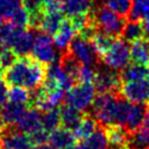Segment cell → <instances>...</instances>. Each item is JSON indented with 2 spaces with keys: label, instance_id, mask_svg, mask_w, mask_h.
<instances>
[{
  "label": "cell",
  "instance_id": "24",
  "mask_svg": "<svg viewBox=\"0 0 149 149\" xmlns=\"http://www.w3.org/2000/svg\"><path fill=\"white\" fill-rule=\"evenodd\" d=\"M61 112V126H64L68 130H74L78 124L80 123L81 118L84 116L82 112L77 110L76 107H71L66 103L65 105H61L59 109Z\"/></svg>",
  "mask_w": 149,
  "mask_h": 149
},
{
  "label": "cell",
  "instance_id": "34",
  "mask_svg": "<svg viewBox=\"0 0 149 149\" xmlns=\"http://www.w3.org/2000/svg\"><path fill=\"white\" fill-rule=\"evenodd\" d=\"M23 5L22 0H0V14L8 19L14 10Z\"/></svg>",
  "mask_w": 149,
  "mask_h": 149
},
{
  "label": "cell",
  "instance_id": "4",
  "mask_svg": "<svg viewBox=\"0 0 149 149\" xmlns=\"http://www.w3.org/2000/svg\"><path fill=\"white\" fill-rule=\"evenodd\" d=\"M95 87L92 82H80L74 84L66 93L65 101L67 104L84 112L89 110L95 98Z\"/></svg>",
  "mask_w": 149,
  "mask_h": 149
},
{
  "label": "cell",
  "instance_id": "13",
  "mask_svg": "<svg viewBox=\"0 0 149 149\" xmlns=\"http://www.w3.org/2000/svg\"><path fill=\"white\" fill-rule=\"evenodd\" d=\"M76 33L77 31L70 19H64L58 30L54 34V44L57 47V49L61 53L67 51L70 43L72 42V40L76 36Z\"/></svg>",
  "mask_w": 149,
  "mask_h": 149
},
{
  "label": "cell",
  "instance_id": "5",
  "mask_svg": "<svg viewBox=\"0 0 149 149\" xmlns=\"http://www.w3.org/2000/svg\"><path fill=\"white\" fill-rule=\"evenodd\" d=\"M104 66L112 69L121 71L127 65H130V46L128 42L122 40H115L109 51L100 58Z\"/></svg>",
  "mask_w": 149,
  "mask_h": 149
},
{
  "label": "cell",
  "instance_id": "40",
  "mask_svg": "<svg viewBox=\"0 0 149 149\" xmlns=\"http://www.w3.org/2000/svg\"><path fill=\"white\" fill-rule=\"evenodd\" d=\"M8 84L3 79H0V110L3 107L8 100Z\"/></svg>",
  "mask_w": 149,
  "mask_h": 149
},
{
  "label": "cell",
  "instance_id": "43",
  "mask_svg": "<svg viewBox=\"0 0 149 149\" xmlns=\"http://www.w3.org/2000/svg\"><path fill=\"white\" fill-rule=\"evenodd\" d=\"M3 74H5V69L0 66V79H2V78H3Z\"/></svg>",
  "mask_w": 149,
  "mask_h": 149
},
{
  "label": "cell",
  "instance_id": "45",
  "mask_svg": "<svg viewBox=\"0 0 149 149\" xmlns=\"http://www.w3.org/2000/svg\"><path fill=\"white\" fill-rule=\"evenodd\" d=\"M1 139H2V130L0 128V146H1Z\"/></svg>",
  "mask_w": 149,
  "mask_h": 149
},
{
  "label": "cell",
  "instance_id": "15",
  "mask_svg": "<svg viewBox=\"0 0 149 149\" xmlns=\"http://www.w3.org/2000/svg\"><path fill=\"white\" fill-rule=\"evenodd\" d=\"M77 149H110L105 128L99 126L91 136L82 140H78L76 144Z\"/></svg>",
  "mask_w": 149,
  "mask_h": 149
},
{
  "label": "cell",
  "instance_id": "2",
  "mask_svg": "<svg viewBox=\"0 0 149 149\" xmlns=\"http://www.w3.org/2000/svg\"><path fill=\"white\" fill-rule=\"evenodd\" d=\"M120 97V92H103L99 93L94 98L91 105V112L100 126L107 128L109 126L116 125Z\"/></svg>",
  "mask_w": 149,
  "mask_h": 149
},
{
  "label": "cell",
  "instance_id": "8",
  "mask_svg": "<svg viewBox=\"0 0 149 149\" xmlns=\"http://www.w3.org/2000/svg\"><path fill=\"white\" fill-rule=\"evenodd\" d=\"M68 51L82 65L95 66L99 64L100 57L97 54V52L94 51L91 42L81 37L80 35H78L77 37L74 36L72 42L70 43L68 47Z\"/></svg>",
  "mask_w": 149,
  "mask_h": 149
},
{
  "label": "cell",
  "instance_id": "26",
  "mask_svg": "<svg viewBox=\"0 0 149 149\" xmlns=\"http://www.w3.org/2000/svg\"><path fill=\"white\" fill-rule=\"evenodd\" d=\"M63 20L64 18H63L61 11L59 12H44L42 22L40 24L38 30L46 34H49V35H54L63 22Z\"/></svg>",
  "mask_w": 149,
  "mask_h": 149
},
{
  "label": "cell",
  "instance_id": "22",
  "mask_svg": "<svg viewBox=\"0 0 149 149\" xmlns=\"http://www.w3.org/2000/svg\"><path fill=\"white\" fill-rule=\"evenodd\" d=\"M58 63L61 65V69L64 70L66 74H68L70 78L78 82L79 81V72L81 69V63H80L74 55H71L69 51L63 52L61 57L58 59Z\"/></svg>",
  "mask_w": 149,
  "mask_h": 149
},
{
  "label": "cell",
  "instance_id": "44",
  "mask_svg": "<svg viewBox=\"0 0 149 149\" xmlns=\"http://www.w3.org/2000/svg\"><path fill=\"white\" fill-rule=\"evenodd\" d=\"M63 149H77V148H76V145H71V146H67V147H65V148Z\"/></svg>",
  "mask_w": 149,
  "mask_h": 149
},
{
  "label": "cell",
  "instance_id": "32",
  "mask_svg": "<svg viewBox=\"0 0 149 149\" xmlns=\"http://www.w3.org/2000/svg\"><path fill=\"white\" fill-rule=\"evenodd\" d=\"M130 20L140 21L149 18V0H133L132 9L128 14Z\"/></svg>",
  "mask_w": 149,
  "mask_h": 149
},
{
  "label": "cell",
  "instance_id": "35",
  "mask_svg": "<svg viewBox=\"0 0 149 149\" xmlns=\"http://www.w3.org/2000/svg\"><path fill=\"white\" fill-rule=\"evenodd\" d=\"M17 59H18L17 54L9 47H5L0 53V66L5 70L9 68Z\"/></svg>",
  "mask_w": 149,
  "mask_h": 149
},
{
  "label": "cell",
  "instance_id": "31",
  "mask_svg": "<svg viewBox=\"0 0 149 149\" xmlns=\"http://www.w3.org/2000/svg\"><path fill=\"white\" fill-rule=\"evenodd\" d=\"M42 125L48 133L59 127L61 125L59 109L54 107L46 112H42Z\"/></svg>",
  "mask_w": 149,
  "mask_h": 149
},
{
  "label": "cell",
  "instance_id": "20",
  "mask_svg": "<svg viewBox=\"0 0 149 149\" xmlns=\"http://www.w3.org/2000/svg\"><path fill=\"white\" fill-rule=\"evenodd\" d=\"M94 0H64L63 1V13L68 18L88 14L93 8Z\"/></svg>",
  "mask_w": 149,
  "mask_h": 149
},
{
  "label": "cell",
  "instance_id": "46",
  "mask_svg": "<svg viewBox=\"0 0 149 149\" xmlns=\"http://www.w3.org/2000/svg\"><path fill=\"white\" fill-rule=\"evenodd\" d=\"M2 23H3V17L0 14V25H1Z\"/></svg>",
  "mask_w": 149,
  "mask_h": 149
},
{
  "label": "cell",
  "instance_id": "19",
  "mask_svg": "<svg viewBox=\"0 0 149 149\" xmlns=\"http://www.w3.org/2000/svg\"><path fill=\"white\" fill-rule=\"evenodd\" d=\"M28 109L23 104L9 102L6 103L3 107L0 110V115L6 126H15V124L23 116Z\"/></svg>",
  "mask_w": 149,
  "mask_h": 149
},
{
  "label": "cell",
  "instance_id": "36",
  "mask_svg": "<svg viewBox=\"0 0 149 149\" xmlns=\"http://www.w3.org/2000/svg\"><path fill=\"white\" fill-rule=\"evenodd\" d=\"M14 26L12 23L7 22V23H2L0 25V45L1 46L8 47V43L11 37V34L13 32Z\"/></svg>",
  "mask_w": 149,
  "mask_h": 149
},
{
  "label": "cell",
  "instance_id": "41",
  "mask_svg": "<svg viewBox=\"0 0 149 149\" xmlns=\"http://www.w3.org/2000/svg\"><path fill=\"white\" fill-rule=\"evenodd\" d=\"M143 29H144V36L149 40V18L145 19L143 22Z\"/></svg>",
  "mask_w": 149,
  "mask_h": 149
},
{
  "label": "cell",
  "instance_id": "27",
  "mask_svg": "<svg viewBox=\"0 0 149 149\" xmlns=\"http://www.w3.org/2000/svg\"><path fill=\"white\" fill-rule=\"evenodd\" d=\"M116 38L114 36H112L107 33L103 32L98 30L97 32L94 33V35L92 36V38L90 40V42L92 44L94 51L97 52V54L99 55V57L101 58L107 51L109 48L112 46V44L114 43Z\"/></svg>",
  "mask_w": 149,
  "mask_h": 149
},
{
  "label": "cell",
  "instance_id": "47",
  "mask_svg": "<svg viewBox=\"0 0 149 149\" xmlns=\"http://www.w3.org/2000/svg\"><path fill=\"white\" fill-rule=\"evenodd\" d=\"M126 149H128V148H126Z\"/></svg>",
  "mask_w": 149,
  "mask_h": 149
},
{
  "label": "cell",
  "instance_id": "28",
  "mask_svg": "<svg viewBox=\"0 0 149 149\" xmlns=\"http://www.w3.org/2000/svg\"><path fill=\"white\" fill-rule=\"evenodd\" d=\"M122 38L126 42H134L139 38H143L144 36V29H143V23L139 21H133L130 20L126 22L123 31L121 33Z\"/></svg>",
  "mask_w": 149,
  "mask_h": 149
},
{
  "label": "cell",
  "instance_id": "23",
  "mask_svg": "<svg viewBox=\"0 0 149 149\" xmlns=\"http://www.w3.org/2000/svg\"><path fill=\"white\" fill-rule=\"evenodd\" d=\"M99 126L100 125H99L98 121L95 120V117L93 116L92 114L87 113V114H84L80 123L72 132H74L76 139L82 140L92 135L93 133L98 130Z\"/></svg>",
  "mask_w": 149,
  "mask_h": 149
},
{
  "label": "cell",
  "instance_id": "29",
  "mask_svg": "<svg viewBox=\"0 0 149 149\" xmlns=\"http://www.w3.org/2000/svg\"><path fill=\"white\" fill-rule=\"evenodd\" d=\"M8 100L10 102L18 104H31V92L30 90L19 86H11L8 90Z\"/></svg>",
  "mask_w": 149,
  "mask_h": 149
},
{
  "label": "cell",
  "instance_id": "42",
  "mask_svg": "<svg viewBox=\"0 0 149 149\" xmlns=\"http://www.w3.org/2000/svg\"><path fill=\"white\" fill-rule=\"evenodd\" d=\"M30 149H55L49 144H42V145H34Z\"/></svg>",
  "mask_w": 149,
  "mask_h": 149
},
{
  "label": "cell",
  "instance_id": "21",
  "mask_svg": "<svg viewBox=\"0 0 149 149\" xmlns=\"http://www.w3.org/2000/svg\"><path fill=\"white\" fill-rule=\"evenodd\" d=\"M130 59L139 65H149V41L147 38H139L132 42Z\"/></svg>",
  "mask_w": 149,
  "mask_h": 149
},
{
  "label": "cell",
  "instance_id": "17",
  "mask_svg": "<svg viewBox=\"0 0 149 149\" xmlns=\"http://www.w3.org/2000/svg\"><path fill=\"white\" fill-rule=\"evenodd\" d=\"M76 137L74 135V132L68 130L64 126H59L56 130L49 133L48 136V143L55 149H63L67 146L74 145Z\"/></svg>",
  "mask_w": 149,
  "mask_h": 149
},
{
  "label": "cell",
  "instance_id": "38",
  "mask_svg": "<svg viewBox=\"0 0 149 149\" xmlns=\"http://www.w3.org/2000/svg\"><path fill=\"white\" fill-rule=\"evenodd\" d=\"M95 77V70L93 66L82 65L79 72V82H93Z\"/></svg>",
  "mask_w": 149,
  "mask_h": 149
},
{
  "label": "cell",
  "instance_id": "10",
  "mask_svg": "<svg viewBox=\"0 0 149 149\" xmlns=\"http://www.w3.org/2000/svg\"><path fill=\"white\" fill-rule=\"evenodd\" d=\"M122 95L133 103H146L149 101V77L141 80L123 82L120 90Z\"/></svg>",
  "mask_w": 149,
  "mask_h": 149
},
{
  "label": "cell",
  "instance_id": "37",
  "mask_svg": "<svg viewBox=\"0 0 149 149\" xmlns=\"http://www.w3.org/2000/svg\"><path fill=\"white\" fill-rule=\"evenodd\" d=\"M29 136H30V139L32 141V145H42L46 144L47 141H48L49 133L44 127H42L40 130H35L32 134H30Z\"/></svg>",
  "mask_w": 149,
  "mask_h": 149
},
{
  "label": "cell",
  "instance_id": "30",
  "mask_svg": "<svg viewBox=\"0 0 149 149\" xmlns=\"http://www.w3.org/2000/svg\"><path fill=\"white\" fill-rule=\"evenodd\" d=\"M94 1L107 6V8H110L124 18L128 17L133 5V0H94Z\"/></svg>",
  "mask_w": 149,
  "mask_h": 149
},
{
  "label": "cell",
  "instance_id": "33",
  "mask_svg": "<svg viewBox=\"0 0 149 149\" xmlns=\"http://www.w3.org/2000/svg\"><path fill=\"white\" fill-rule=\"evenodd\" d=\"M10 23H12L14 26L18 28H29L30 22V12L23 5L19 7L17 10H14L8 18Z\"/></svg>",
  "mask_w": 149,
  "mask_h": 149
},
{
  "label": "cell",
  "instance_id": "11",
  "mask_svg": "<svg viewBox=\"0 0 149 149\" xmlns=\"http://www.w3.org/2000/svg\"><path fill=\"white\" fill-rule=\"evenodd\" d=\"M32 146L30 136L15 126H6L2 128V149H30Z\"/></svg>",
  "mask_w": 149,
  "mask_h": 149
},
{
  "label": "cell",
  "instance_id": "9",
  "mask_svg": "<svg viewBox=\"0 0 149 149\" xmlns=\"http://www.w3.org/2000/svg\"><path fill=\"white\" fill-rule=\"evenodd\" d=\"M35 30H29L26 28H18L15 26L13 32L11 34V37L8 43V47L17 54L18 57L29 55L31 53L34 43V32Z\"/></svg>",
  "mask_w": 149,
  "mask_h": 149
},
{
  "label": "cell",
  "instance_id": "14",
  "mask_svg": "<svg viewBox=\"0 0 149 149\" xmlns=\"http://www.w3.org/2000/svg\"><path fill=\"white\" fill-rule=\"evenodd\" d=\"M15 127L28 135L42 128V112L34 107L28 109L23 116L15 124Z\"/></svg>",
  "mask_w": 149,
  "mask_h": 149
},
{
  "label": "cell",
  "instance_id": "7",
  "mask_svg": "<svg viewBox=\"0 0 149 149\" xmlns=\"http://www.w3.org/2000/svg\"><path fill=\"white\" fill-rule=\"evenodd\" d=\"M95 90L99 93L120 92L123 84L121 74L110 67H99L95 69V77L93 80Z\"/></svg>",
  "mask_w": 149,
  "mask_h": 149
},
{
  "label": "cell",
  "instance_id": "12",
  "mask_svg": "<svg viewBox=\"0 0 149 149\" xmlns=\"http://www.w3.org/2000/svg\"><path fill=\"white\" fill-rule=\"evenodd\" d=\"M128 149H149V105L141 125L130 134Z\"/></svg>",
  "mask_w": 149,
  "mask_h": 149
},
{
  "label": "cell",
  "instance_id": "25",
  "mask_svg": "<svg viewBox=\"0 0 149 149\" xmlns=\"http://www.w3.org/2000/svg\"><path fill=\"white\" fill-rule=\"evenodd\" d=\"M121 78L123 82H128V81H136V80H141L147 78L149 76L148 66L139 65L133 63L130 65H127L123 70H121Z\"/></svg>",
  "mask_w": 149,
  "mask_h": 149
},
{
  "label": "cell",
  "instance_id": "39",
  "mask_svg": "<svg viewBox=\"0 0 149 149\" xmlns=\"http://www.w3.org/2000/svg\"><path fill=\"white\" fill-rule=\"evenodd\" d=\"M22 1H23V6L28 9L30 13L43 10L44 0H22Z\"/></svg>",
  "mask_w": 149,
  "mask_h": 149
},
{
  "label": "cell",
  "instance_id": "48",
  "mask_svg": "<svg viewBox=\"0 0 149 149\" xmlns=\"http://www.w3.org/2000/svg\"><path fill=\"white\" fill-rule=\"evenodd\" d=\"M63 1H64V0H63Z\"/></svg>",
  "mask_w": 149,
  "mask_h": 149
},
{
  "label": "cell",
  "instance_id": "16",
  "mask_svg": "<svg viewBox=\"0 0 149 149\" xmlns=\"http://www.w3.org/2000/svg\"><path fill=\"white\" fill-rule=\"evenodd\" d=\"M110 145V149H126L128 148L130 133L120 125H112L105 128Z\"/></svg>",
  "mask_w": 149,
  "mask_h": 149
},
{
  "label": "cell",
  "instance_id": "3",
  "mask_svg": "<svg viewBox=\"0 0 149 149\" xmlns=\"http://www.w3.org/2000/svg\"><path fill=\"white\" fill-rule=\"evenodd\" d=\"M90 13L92 15L93 23L98 28V30L103 31L114 37L121 35L123 28L126 23L124 17L117 14L113 10L107 8V6L97 1H95V7L93 3V8L90 11Z\"/></svg>",
  "mask_w": 149,
  "mask_h": 149
},
{
  "label": "cell",
  "instance_id": "18",
  "mask_svg": "<svg viewBox=\"0 0 149 149\" xmlns=\"http://www.w3.org/2000/svg\"><path fill=\"white\" fill-rule=\"evenodd\" d=\"M146 110H147V105L145 103H133L130 104V111L126 117L125 124H124V128H125L128 133H133L135 132L144 121L145 114H146Z\"/></svg>",
  "mask_w": 149,
  "mask_h": 149
},
{
  "label": "cell",
  "instance_id": "1",
  "mask_svg": "<svg viewBox=\"0 0 149 149\" xmlns=\"http://www.w3.org/2000/svg\"><path fill=\"white\" fill-rule=\"evenodd\" d=\"M46 78V67L33 56L18 57L9 68L5 70L3 80L8 86H19L35 90L42 86Z\"/></svg>",
  "mask_w": 149,
  "mask_h": 149
},
{
  "label": "cell",
  "instance_id": "6",
  "mask_svg": "<svg viewBox=\"0 0 149 149\" xmlns=\"http://www.w3.org/2000/svg\"><path fill=\"white\" fill-rule=\"evenodd\" d=\"M31 53L36 61L44 65H51L61 57L58 56V49L54 44V40H52L49 34L42 31L35 35Z\"/></svg>",
  "mask_w": 149,
  "mask_h": 149
}]
</instances>
